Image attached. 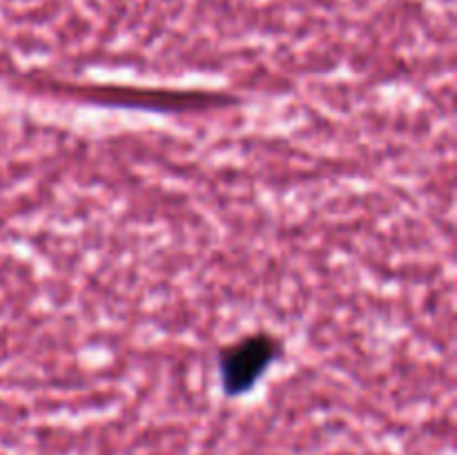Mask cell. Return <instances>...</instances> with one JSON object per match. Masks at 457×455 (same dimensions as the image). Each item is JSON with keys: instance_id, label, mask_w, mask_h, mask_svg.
Segmentation results:
<instances>
[{"instance_id": "1", "label": "cell", "mask_w": 457, "mask_h": 455, "mask_svg": "<svg viewBox=\"0 0 457 455\" xmlns=\"http://www.w3.org/2000/svg\"><path fill=\"white\" fill-rule=\"evenodd\" d=\"M279 355V342L270 335H248L219 352V379L228 397L253 391Z\"/></svg>"}]
</instances>
